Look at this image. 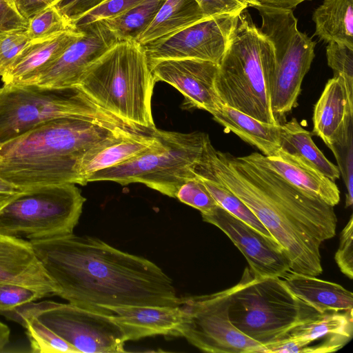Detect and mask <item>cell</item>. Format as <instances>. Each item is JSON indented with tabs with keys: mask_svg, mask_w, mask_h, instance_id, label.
<instances>
[{
	"mask_svg": "<svg viewBox=\"0 0 353 353\" xmlns=\"http://www.w3.org/2000/svg\"><path fill=\"white\" fill-rule=\"evenodd\" d=\"M205 222L225 233L245 257L257 275L282 277L291 271V262L281 246L241 221L220 205L201 214Z\"/></svg>",
	"mask_w": 353,
	"mask_h": 353,
	"instance_id": "cell-15",
	"label": "cell"
},
{
	"mask_svg": "<svg viewBox=\"0 0 353 353\" xmlns=\"http://www.w3.org/2000/svg\"><path fill=\"white\" fill-rule=\"evenodd\" d=\"M42 298L43 295L34 289L14 283H0V312L10 311Z\"/></svg>",
	"mask_w": 353,
	"mask_h": 353,
	"instance_id": "cell-38",
	"label": "cell"
},
{
	"mask_svg": "<svg viewBox=\"0 0 353 353\" xmlns=\"http://www.w3.org/2000/svg\"><path fill=\"white\" fill-rule=\"evenodd\" d=\"M230 288L205 295L181 298L183 322L178 336L201 351L211 353H267L266 348L246 336L231 323Z\"/></svg>",
	"mask_w": 353,
	"mask_h": 353,
	"instance_id": "cell-12",
	"label": "cell"
},
{
	"mask_svg": "<svg viewBox=\"0 0 353 353\" xmlns=\"http://www.w3.org/2000/svg\"><path fill=\"white\" fill-rule=\"evenodd\" d=\"M314 34L353 48V0H324L312 14Z\"/></svg>",
	"mask_w": 353,
	"mask_h": 353,
	"instance_id": "cell-28",
	"label": "cell"
},
{
	"mask_svg": "<svg viewBox=\"0 0 353 353\" xmlns=\"http://www.w3.org/2000/svg\"><path fill=\"white\" fill-rule=\"evenodd\" d=\"M143 47L119 41L91 63L77 86L97 105L123 122L154 131L151 100L155 84Z\"/></svg>",
	"mask_w": 353,
	"mask_h": 353,
	"instance_id": "cell-4",
	"label": "cell"
},
{
	"mask_svg": "<svg viewBox=\"0 0 353 353\" xmlns=\"http://www.w3.org/2000/svg\"><path fill=\"white\" fill-rule=\"evenodd\" d=\"M193 172L203 182L219 205L263 236L274 239L249 208L227 186L216 179L200 160L194 168Z\"/></svg>",
	"mask_w": 353,
	"mask_h": 353,
	"instance_id": "cell-29",
	"label": "cell"
},
{
	"mask_svg": "<svg viewBox=\"0 0 353 353\" xmlns=\"http://www.w3.org/2000/svg\"><path fill=\"white\" fill-rule=\"evenodd\" d=\"M206 18L221 14H238L248 8V0H195Z\"/></svg>",
	"mask_w": 353,
	"mask_h": 353,
	"instance_id": "cell-40",
	"label": "cell"
},
{
	"mask_svg": "<svg viewBox=\"0 0 353 353\" xmlns=\"http://www.w3.org/2000/svg\"><path fill=\"white\" fill-rule=\"evenodd\" d=\"M154 80L163 81L177 89L192 108L211 114L223 103L214 81L218 64L194 59H166L150 65Z\"/></svg>",
	"mask_w": 353,
	"mask_h": 353,
	"instance_id": "cell-16",
	"label": "cell"
},
{
	"mask_svg": "<svg viewBox=\"0 0 353 353\" xmlns=\"http://www.w3.org/2000/svg\"><path fill=\"white\" fill-rule=\"evenodd\" d=\"M165 0H144L125 13L101 21L117 40H136L149 26Z\"/></svg>",
	"mask_w": 353,
	"mask_h": 353,
	"instance_id": "cell-30",
	"label": "cell"
},
{
	"mask_svg": "<svg viewBox=\"0 0 353 353\" xmlns=\"http://www.w3.org/2000/svg\"><path fill=\"white\" fill-rule=\"evenodd\" d=\"M238 14L208 17L163 40L142 46L149 66L162 60L181 59L208 61L219 65Z\"/></svg>",
	"mask_w": 353,
	"mask_h": 353,
	"instance_id": "cell-13",
	"label": "cell"
},
{
	"mask_svg": "<svg viewBox=\"0 0 353 353\" xmlns=\"http://www.w3.org/2000/svg\"><path fill=\"white\" fill-rule=\"evenodd\" d=\"M263 159L267 165L300 190L334 207L340 201V191L335 181L299 157L281 149L274 156Z\"/></svg>",
	"mask_w": 353,
	"mask_h": 353,
	"instance_id": "cell-23",
	"label": "cell"
},
{
	"mask_svg": "<svg viewBox=\"0 0 353 353\" xmlns=\"http://www.w3.org/2000/svg\"><path fill=\"white\" fill-rule=\"evenodd\" d=\"M26 25L27 20L17 8L6 1H0V34Z\"/></svg>",
	"mask_w": 353,
	"mask_h": 353,
	"instance_id": "cell-42",
	"label": "cell"
},
{
	"mask_svg": "<svg viewBox=\"0 0 353 353\" xmlns=\"http://www.w3.org/2000/svg\"><path fill=\"white\" fill-rule=\"evenodd\" d=\"M63 117L85 118L135 133H148L103 110L79 86L3 84L0 87V144Z\"/></svg>",
	"mask_w": 353,
	"mask_h": 353,
	"instance_id": "cell-7",
	"label": "cell"
},
{
	"mask_svg": "<svg viewBox=\"0 0 353 353\" xmlns=\"http://www.w3.org/2000/svg\"><path fill=\"white\" fill-rule=\"evenodd\" d=\"M175 198L198 210L201 214L210 211L218 205L203 182L196 175L179 188Z\"/></svg>",
	"mask_w": 353,
	"mask_h": 353,
	"instance_id": "cell-35",
	"label": "cell"
},
{
	"mask_svg": "<svg viewBox=\"0 0 353 353\" xmlns=\"http://www.w3.org/2000/svg\"><path fill=\"white\" fill-rule=\"evenodd\" d=\"M85 201L74 183L23 190L0 211V235L32 241L71 234Z\"/></svg>",
	"mask_w": 353,
	"mask_h": 353,
	"instance_id": "cell-10",
	"label": "cell"
},
{
	"mask_svg": "<svg viewBox=\"0 0 353 353\" xmlns=\"http://www.w3.org/2000/svg\"><path fill=\"white\" fill-rule=\"evenodd\" d=\"M257 2L271 7L293 10L299 3L306 0H255Z\"/></svg>",
	"mask_w": 353,
	"mask_h": 353,
	"instance_id": "cell-45",
	"label": "cell"
},
{
	"mask_svg": "<svg viewBox=\"0 0 353 353\" xmlns=\"http://www.w3.org/2000/svg\"><path fill=\"white\" fill-rule=\"evenodd\" d=\"M326 46V57L334 76L343 77L353 85V48L336 41H330Z\"/></svg>",
	"mask_w": 353,
	"mask_h": 353,
	"instance_id": "cell-36",
	"label": "cell"
},
{
	"mask_svg": "<svg viewBox=\"0 0 353 353\" xmlns=\"http://www.w3.org/2000/svg\"><path fill=\"white\" fill-rule=\"evenodd\" d=\"M316 312L297 299L281 278L259 276L249 266L239 283L230 288L231 323L264 347Z\"/></svg>",
	"mask_w": 353,
	"mask_h": 353,
	"instance_id": "cell-8",
	"label": "cell"
},
{
	"mask_svg": "<svg viewBox=\"0 0 353 353\" xmlns=\"http://www.w3.org/2000/svg\"><path fill=\"white\" fill-rule=\"evenodd\" d=\"M75 28L54 4L28 19L26 30L30 40L37 41Z\"/></svg>",
	"mask_w": 353,
	"mask_h": 353,
	"instance_id": "cell-32",
	"label": "cell"
},
{
	"mask_svg": "<svg viewBox=\"0 0 353 353\" xmlns=\"http://www.w3.org/2000/svg\"><path fill=\"white\" fill-rule=\"evenodd\" d=\"M281 149L296 156L335 181L340 177L337 165L330 161L318 148L312 134L295 118L280 124Z\"/></svg>",
	"mask_w": 353,
	"mask_h": 353,
	"instance_id": "cell-27",
	"label": "cell"
},
{
	"mask_svg": "<svg viewBox=\"0 0 353 353\" xmlns=\"http://www.w3.org/2000/svg\"><path fill=\"white\" fill-rule=\"evenodd\" d=\"M26 29L21 27L0 34V77L25 54L32 43Z\"/></svg>",
	"mask_w": 353,
	"mask_h": 353,
	"instance_id": "cell-33",
	"label": "cell"
},
{
	"mask_svg": "<svg viewBox=\"0 0 353 353\" xmlns=\"http://www.w3.org/2000/svg\"><path fill=\"white\" fill-rule=\"evenodd\" d=\"M144 0H103L99 5L83 16L75 24L76 28L114 18L137 6Z\"/></svg>",
	"mask_w": 353,
	"mask_h": 353,
	"instance_id": "cell-37",
	"label": "cell"
},
{
	"mask_svg": "<svg viewBox=\"0 0 353 353\" xmlns=\"http://www.w3.org/2000/svg\"><path fill=\"white\" fill-rule=\"evenodd\" d=\"M281 278L297 299L319 312L353 310L352 292L338 283L292 271Z\"/></svg>",
	"mask_w": 353,
	"mask_h": 353,
	"instance_id": "cell-24",
	"label": "cell"
},
{
	"mask_svg": "<svg viewBox=\"0 0 353 353\" xmlns=\"http://www.w3.org/2000/svg\"><path fill=\"white\" fill-rule=\"evenodd\" d=\"M13 321L25 328L32 352L78 353L65 341L34 318L20 316Z\"/></svg>",
	"mask_w": 353,
	"mask_h": 353,
	"instance_id": "cell-31",
	"label": "cell"
},
{
	"mask_svg": "<svg viewBox=\"0 0 353 353\" xmlns=\"http://www.w3.org/2000/svg\"><path fill=\"white\" fill-rule=\"evenodd\" d=\"M121 328L125 341L156 335L178 336L183 314L179 306H108Z\"/></svg>",
	"mask_w": 353,
	"mask_h": 353,
	"instance_id": "cell-20",
	"label": "cell"
},
{
	"mask_svg": "<svg viewBox=\"0 0 353 353\" xmlns=\"http://www.w3.org/2000/svg\"><path fill=\"white\" fill-rule=\"evenodd\" d=\"M130 134L138 133L85 118L55 119L0 144V177L21 190L81 185L79 165L85 153L107 139Z\"/></svg>",
	"mask_w": 353,
	"mask_h": 353,
	"instance_id": "cell-3",
	"label": "cell"
},
{
	"mask_svg": "<svg viewBox=\"0 0 353 353\" xmlns=\"http://www.w3.org/2000/svg\"><path fill=\"white\" fill-rule=\"evenodd\" d=\"M30 242L68 303L106 312L108 306L181 304L172 279L156 263L97 238L72 233Z\"/></svg>",
	"mask_w": 353,
	"mask_h": 353,
	"instance_id": "cell-2",
	"label": "cell"
},
{
	"mask_svg": "<svg viewBox=\"0 0 353 353\" xmlns=\"http://www.w3.org/2000/svg\"><path fill=\"white\" fill-rule=\"evenodd\" d=\"M159 142L145 152L90 175L92 181H111L122 185L141 183L170 197L195 176L193 169L199 161L209 136L203 132L181 133L160 130Z\"/></svg>",
	"mask_w": 353,
	"mask_h": 353,
	"instance_id": "cell-9",
	"label": "cell"
},
{
	"mask_svg": "<svg viewBox=\"0 0 353 353\" xmlns=\"http://www.w3.org/2000/svg\"><path fill=\"white\" fill-rule=\"evenodd\" d=\"M313 134L330 148L353 129V85L334 76L325 84L313 112Z\"/></svg>",
	"mask_w": 353,
	"mask_h": 353,
	"instance_id": "cell-18",
	"label": "cell"
},
{
	"mask_svg": "<svg viewBox=\"0 0 353 353\" xmlns=\"http://www.w3.org/2000/svg\"><path fill=\"white\" fill-rule=\"evenodd\" d=\"M156 130L150 134H122L92 147L79 165L81 185L87 184V178L94 172L126 161L157 144Z\"/></svg>",
	"mask_w": 353,
	"mask_h": 353,
	"instance_id": "cell-22",
	"label": "cell"
},
{
	"mask_svg": "<svg viewBox=\"0 0 353 353\" xmlns=\"http://www.w3.org/2000/svg\"><path fill=\"white\" fill-rule=\"evenodd\" d=\"M212 115L225 131L234 133L262 154L274 156L281 150L280 124L261 122L223 103Z\"/></svg>",
	"mask_w": 353,
	"mask_h": 353,
	"instance_id": "cell-25",
	"label": "cell"
},
{
	"mask_svg": "<svg viewBox=\"0 0 353 353\" xmlns=\"http://www.w3.org/2000/svg\"><path fill=\"white\" fill-rule=\"evenodd\" d=\"M330 149L335 157L338 169L345 185V207H350L353 203V129L345 139L334 144Z\"/></svg>",
	"mask_w": 353,
	"mask_h": 353,
	"instance_id": "cell-34",
	"label": "cell"
},
{
	"mask_svg": "<svg viewBox=\"0 0 353 353\" xmlns=\"http://www.w3.org/2000/svg\"><path fill=\"white\" fill-rule=\"evenodd\" d=\"M23 190L0 177V211Z\"/></svg>",
	"mask_w": 353,
	"mask_h": 353,
	"instance_id": "cell-44",
	"label": "cell"
},
{
	"mask_svg": "<svg viewBox=\"0 0 353 353\" xmlns=\"http://www.w3.org/2000/svg\"><path fill=\"white\" fill-rule=\"evenodd\" d=\"M83 35L72 43L37 79L48 87L77 86L88 67L117 41L101 21L82 27Z\"/></svg>",
	"mask_w": 353,
	"mask_h": 353,
	"instance_id": "cell-17",
	"label": "cell"
},
{
	"mask_svg": "<svg viewBox=\"0 0 353 353\" xmlns=\"http://www.w3.org/2000/svg\"><path fill=\"white\" fill-rule=\"evenodd\" d=\"M352 334V310L316 312L265 347L267 353L333 352L346 345Z\"/></svg>",
	"mask_w": 353,
	"mask_h": 353,
	"instance_id": "cell-14",
	"label": "cell"
},
{
	"mask_svg": "<svg viewBox=\"0 0 353 353\" xmlns=\"http://www.w3.org/2000/svg\"><path fill=\"white\" fill-rule=\"evenodd\" d=\"M261 17V56L267 70L273 115L279 124L298 105L301 83L315 57L316 42L300 32L293 10L248 0Z\"/></svg>",
	"mask_w": 353,
	"mask_h": 353,
	"instance_id": "cell-5",
	"label": "cell"
},
{
	"mask_svg": "<svg viewBox=\"0 0 353 353\" xmlns=\"http://www.w3.org/2000/svg\"><path fill=\"white\" fill-rule=\"evenodd\" d=\"M6 1L8 2H9L10 4H12V6H14V7L17 8L15 5H14L11 1H10L9 0H0V1ZM19 10V9H18Z\"/></svg>",
	"mask_w": 353,
	"mask_h": 353,
	"instance_id": "cell-48",
	"label": "cell"
},
{
	"mask_svg": "<svg viewBox=\"0 0 353 353\" xmlns=\"http://www.w3.org/2000/svg\"><path fill=\"white\" fill-rule=\"evenodd\" d=\"M11 1L14 5H15L18 8L19 2L20 0H9Z\"/></svg>",
	"mask_w": 353,
	"mask_h": 353,
	"instance_id": "cell-47",
	"label": "cell"
},
{
	"mask_svg": "<svg viewBox=\"0 0 353 353\" xmlns=\"http://www.w3.org/2000/svg\"><path fill=\"white\" fill-rule=\"evenodd\" d=\"M82 35L83 30L75 28L32 41L25 54L1 77L3 84H35L40 76Z\"/></svg>",
	"mask_w": 353,
	"mask_h": 353,
	"instance_id": "cell-21",
	"label": "cell"
},
{
	"mask_svg": "<svg viewBox=\"0 0 353 353\" xmlns=\"http://www.w3.org/2000/svg\"><path fill=\"white\" fill-rule=\"evenodd\" d=\"M26 286L44 298L57 296L56 284L48 276L28 240L0 235V283Z\"/></svg>",
	"mask_w": 353,
	"mask_h": 353,
	"instance_id": "cell-19",
	"label": "cell"
},
{
	"mask_svg": "<svg viewBox=\"0 0 353 353\" xmlns=\"http://www.w3.org/2000/svg\"><path fill=\"white\" fill-rule=\"evenodd\" d=\"M10 330L0 321V352H3L10 342Z\"/></svg>",
	"mask_w": 353,
	"mask_h": 353,
	"instance_id": "cell-46",
	"label": "cell"
},
{
	"mask_svg": "<svg viewBox=\"0 0 353 353\" xmlns=\"http://www.w3.org/2000/svg\"><path fill=\"white\" fill-rule=\"evenodd\" d=\"M61 0H20L18 9L28 20L30 17L49 6L57 4Z\"/></svg>",
	"mask_w": 353,
	"mask_h": 353,
	"instance_id": "cell-43",
	"label": "cell"
},
{
	"mask_svg": "<svg viewBox=\"0 0 353 353\" xmlns=\"http://www.w3.org/2000/svg\"><path fill=\"white\" fill-rule=\"evenodd\" d=\"M0 314L14 321L28 316L49 328L78 353L123 352L126 342L112 313L53 301L31 302Z\"/></svg>",
	"mask_w": 353,
	"mask_h": 353,
	"instance_id": "cell-11",
	"label": "cell"
},
{
	"mask_svg": "<svg viewBox=\"0 0 353 353\" xmlns=\"http://www.w3.org/2000/svg\"><path fill=\"white\" fill-rule=\"evenodd\" d=\"M341 272L349 279L353 278V216L341 232L339 246L334 255Z\"/></svg>",
	"mask_w": 353,
	"mask_h": 353,
	"instance_id": "cell-39",
	"label": "cell"
},
{
	"mask_svg": "<svg viewBox=\"0 0 353 353\" xmlns=\"http://www.w3.org/2000/svg\"><path fill=\"white\" fill-rule=\"evenodd\" d=\"M205 18L195 0H165L137 41L145 46L163 40Z\"/></svg>",
	"mask_w": 353,
	"mask_h": 353,
	"instance_id": "cell-26",
	"label": "cell"
},
{
	"mask_svg": "<svg viewBox=\"0 0 353 353\" xmlns=\"http://www.w3.org/2000/svg\"><path fill=\"white\" fill-rule=\"evenodd\" d=\"M262 34L250 13L236 17L214 85L223 104L261 122L279 124L272 111L269 77L261 56Z\"/></svg>",
	"mask_w": 353,
	"mask_h": 353,
	"instance_id": "cell-6",
	"label": "cell"
},
{
	"mask_svg": "<svg viewBox=\"0 0 353 353\" xmlns=\"http://www.w3.org/2000/svg\"><path fill=\"white\" fill-rule=\"evenodd\" d=\"M103 0H61L57 5L70 22L76 23Z\"/></svg>",
	"mask_w": 353,
	"mask_h": 353,
	"instance_id": "cell-41",
	"label": "cell"
},
{
	"mask_svg": "<svg viewBox=\"0 0 353 353\" xmlns=\"http://www.w3.org/2000/svg\"><path fill=\"white\" fill-rule=\"evenodd\" d=\"M200 161L281 246L291 271L315 276L322 273L320 248L336 230L333 206L287 181L267 165L259 152L236 157L215 150L208 137Z\"/></svg>",
	"mask_w": 353,
	"mask_h": 353,
	"instance_id": "cell-1",
	"label": "cell"
}]
</instances>
